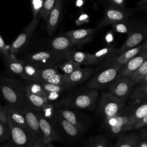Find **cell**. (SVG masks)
Listing matches in <instances>:
<instances>
[{"mask_svg":"<svg viewBox=\"0 0 147 147\" xmlns=\"http://www.w3.org/2000/svg\"><path fill=\"white\" fill-rule=\"evenodd\" d=\"M56 111L64 119L69 122L79 130L84 133L86 129V123L82 118L78 117L74 111L65 107L55 108Z\"/></svg>","mask_w":147,"mask_h":147,"instance_id":"7402d4cb","label":"cell"},{"mask_svg":"<svg viewBox=\"0 0 147 147\" xmlns=\"http://www.w3.org/2000/svg\"><path fill=\"white\" fill-rule=\"evenodd\" d=\"M130 97L134 100L147 98V82L136 88Z\"/></svg>","mask_w":147,"mask_h":147,"instance_id":"74e56055","label":"cell"},{"mask_svg":"<svg viewBox=\"0 0 147 147\" xmlns=\"http://www.w3.org/2000/svg\"><path fill=\"white\" fill-rule=\"evenodd\" d=\"M147 40V25H139L128 33L123 44L116 50V55L136 47Z\"/></svg>","mask_w":147,"mask_h":147,"instance_id":"30bf717a","label":"cell"},{"mask_svg":"<svg viewBox=\"0 0 147 147\" xmlns=\"http://www.w3.org/2000/svg\"><path fill=\"white\" fill-rule=\"evenodd\" d=\"M93 1L99 2H101V3H105V2L108 3V0H93Z\"/></svg>","mask_w":147,"mask_h":147,"instance_id":"f5cc1de1","label":"cell"},{"mask_svg":"<svg viewBox=\"0 0 147 147\" xmlns=\"http://www.w3.org/2000/svg\"><path fill=\"white\" fill-rule=\"evenodd\" d=\"M80 65L81 64L71 60H66L59 65L58 68L60 69L63 74H68L80 68Z\"/></svg>","mask_w":147,"mask_h":147,"instance_id":"836d02e7","label":"cell"},{"mask_svg":"<svg viewBox=\"0 0 147 147\" xmlns=\"http://www.w3.org/2000/svg\"><path fill=\"white\" fill-rule=\"evenodd\" d=\"M7 118L17 125L27 130H30L26 121L25 118L21 110L16 107L5 106Z\"/></svg>","mask_w":147,"mask_h":147,"instance_id":"cb8c5ba5","label":"cell"},{"mask_svg":"<svg viewBox=\"0 0 147 147\" xmlns=\"http://www.w3.org/2000/svg\"><path fill=\"white\" fill-rule=\"evenodd\" d=\"M127 20H123L111 24L113 29L115 32L118 33H129L140 25H136V23L134 22H129L127 21Z\"/></svg>","mask_w":147,"mask_h":147,"instance_id":"f1b7e54d","label":"cell"},{"mask_svg":"<svg viewBox=\"0 0 147 147\" xmlns=\"http://www.w3.org/2000/svg\"><path fill=\"white\" fill-rule=\"evenodd\" d=\"M6 68L13 75L24 80V61L15 55L9 53L2 57Z\"/></svg>","mask_w":147,"mask_h":147,"instance_id":"d6986e66","label":"cell"},{"mask_svg":"<svg viewBox=\"0 0 147 147\" xmlns=\"http://www.w3.org/2000/svg\"><path fill=\"white\" fill-rule=\"evenodd\" d=\"M146 47L147 40L136 47L130 49L119 55L112 56L103 61L100 64V69L113 65H118L122 67L129 60Z\"/></svg>","mask_w":147,"mask_h":147,"instance_id":"7c38bea8","label":"cell"},{"mask_svg":"<svg viewBox=\"0 0 147 147\" xmlns=\"http://www.w3.org/2000/svg\"><path fill=\"white\" fill-rule=\"evenodd\" d=\"M140 136L142 138H147V127L143 130L141 132V134Z\"/></svg>","mask_w":147,"mask_h":147,"instance_id":"816d5d0a","label":"cell"},{"mask_svg":"<svg viewBox=\"0 0 147 147\" xmlns=\"http://www.w3.org/2000/svg\"><path fill=\"white\" fill-rule=\"evenodd\" d=\"M35 113L39 122L40 127L42 135V140L44 143L47 145L51 143L52 141H60L59 136L49 121L44 117L40 111H35Z\"/></svg>","mask_w":147,"mask_h":147,"instance_id":"5bb4252c","label":"cell"},{"mask_svg":"<svg viewBox=\"0 0 147 147\" xmlns=\"http://www.w3.org/2000/svg\"><path fill=\"white\" fill-rule=\"evenodd\" d=\"M20 59L37 68L58 67L67 60L64 56L48 49H40L32 52Z\"/></svg>","mask_w":147,"mask_h":147,"instance_id":"3957f363","label":"cell"},{"mask_svg":"<svg viewBox=\"0 0 147 147\" xmlns=\"http://www.w3.org/2000/svg\"><path fill=\"white\" fill-rule=\"evenodd\" d=\"M96 69L90 68H79L70 74H65L67 83L75 87L80 83L85 82L96 72Z\"/></svg>","mask_w":147,"mask_h":147,"instance_id":"ffe728a7","label":"cell"},{"mask_svg":"<svg viewBox=\"0 0 147 147\" xmlns=\"http://www.w3.org/2000/svg\"><path fill=\"white\" fill-rule=\"evenodd\" d=\"M55 108V107H54L53 103H46L40 111L42 113L44 117H45L47 119H49L53 114Z\"/></svg>","mask_w":147,"mask_h":147,"instance_id":"b9f144b4","label":"cell"},{"mask_svg":"<svg viewBox=\"0 0 147 147\" xmlns=\"http://www.w3.org/2000/svg\"><path fill=\"white\" fill-rule=\"evenodd\" d=\"M30 84L24 85V89L31 93L38 95L46 98V92L43 90L40 83L34 82ZM47 99V98H46Z\"/></svg>","mask_w":147,"mask_h":147,"instance_id":"8d00e7d4","label":"cell"},{"mask_svg":"<svg viewBox=\"0 0 147 147\" xmlns=\"http://www.w3.org/2000/svg\"><path fill=\"white\" fill-rule=\"evenodd\" d=\"M133 86L130 77L118 76L107 88L112 95L124 100L130 94Z\"/></svg>","mask_w":147,"mask_h":147,"instance_id":"4fadbf2b","label":"cell"},{"mask_svg":"<svg viewBox=\"0 0 147 147\" xmlns=\"http://www.w3.org/2000/svg\"><path fill=\"white\" fill-rule=\"evenodd\" d=\"M63 10V0H56L53 8L46 20V29L49 35L53 34L57 29Z\"/></svg>","mask_w":147,"mask_h":147,"instance_id":"e0dca14e","label":"cell"},{"mask_svg":"<svg viewBox=\"0 0 147 147\" xmlns=\"http://www.w3.org/2000/svg\"><path fill=\"white\" fill-rule=\"evenodd\" d=\"M137 7L140 10H147V0H141L137 3Z\"/></svg>","mask_w":147,"mask_h":147,"instance_id":"681fc988","label":"cell"},{"mask_svg":"<svg viewBox=\"0 0 147 147\" xmlns=\"http://www.w3.org/2000/svg\"><path fill=\"white\" fill-rule=\"evenodd\" d=\"M137 147H147V138H142Z\"/></svg>","mask_w":147,"mask_h":147,"instance_id":"f907efd6","label":"cell"},{"mask_svg":"<svg viewBox=\"0 0 147 147\" xmlns=\"http://www.w3.org/2000/svg\"><path fill=\"white\" fill-rule=\"evenodd\" d=\"M98 98V91L82 86L68 89L65 95L53 103L55 108L65 107L69 109L94 110L96 108Z\"/></svg>","mask_w":147,"mask_h":147,"instance_id":"6da1fadb","label":"cell"},{"mask_svg":"<svg viewBox=\"0 0 147 147\" xmlns=\"http://www.w3.org/2000/svg\"><path fill=\"white\" fill-rule=\"evenodd\" d=\"M125 105L123 99L118 98L107 91L101 93L97 105V114L108 119L119 112Z\"/></svg>","mask_w":147,"mask_h":147,"instance_id":"277c9868","label":"cell"},{"mask_svg":"<svg viewBox=\"0 0 147 147\" xmlns=\"http://www.w3.org/2000/svg\"><path fill=\"white\" fill-rule=\"evenodd\" d=\"M133 109L132 107L123 108L115 115L107 119L110 134L115 136L128 131L130 117Z\"/></svg>","mask_w":147,"mask_h":147,"instance_id":"9c48e42d","label":"cell"},{"mask_svg":"<svg viewBox=\"0 0 147 147\" xmlns=\"http://www.w3.org/2000/svg\"><path fill=\"white\" fill-rule=\"evenodd\" d=\"M44 0H31V9L33 18L37 17L42 8Z\"/></svg>","mask_w":147,"mask_h":147,"instance_id":"60d3db41","label":"cell"},{"mask_svg":"<svg viewBox=\"0 0 147 147\" xmlns=\"http://www.w3.org/2000/svg\"><path fill=\"white\" fill-rule=\"evenodd\" d=\"M43 90L45 92H54L57 93H61L65 90H67L72 87L69 86H63V85H57L48 83H40Z\"/></svg>","mask_w":147,"mask_h":147,"instance_id":"e575fe53","label":"cell"},{"mask_svg":"<svg viewBox=\"0 0 147 147\" xmlns=\"http://www.w3.org/2000/svg\"><path fill=\"white\" fill-rule=\"evenodd\" d=\"M107 147H109V146H107Z\"/></svg>","mask_w":147,"mask_h":147,"instance_id":"11a10c76","label":"cell"},{"mask_svg":"<svg viewBox=\"0 0 147 147\" xmlns=\"http://www.w3.org/2000/svg\"><path fill=\"white\" fill-rule=\"evenodd\" d=\"M147 58V47L124 64L118 74V76L130 77Z\"/></svg>","mask_w":147,"mask_h":147,"instance_id":"2e32d148","label":"cell"},{"mask_svg":"<svg viewBox=\"0 0 147 147\" xmlns=\"http://www.w3.org/2000/svg\"><path fill=\"white\" fill-rule=\"evenodd\" d=\"M39 23V18H33L29 24L22 31L9 47V52L16 55L22 52L27 47L35 29Z\"/></svg>","mask_w":147,"mask_h":147,"instance_id":"ba28073f","label":"cell"},{"mask_svg":"<svg viewBox=\"0 0 147 147\" xmlns=\"http://www.w3.org/2000/svg\"><path fill=\"white\" fill-rule=\"evenodd\" d=\"M95 32L94 29H80L67 32L64 34L70 40L74 45L81 46L92 40Z\"/></svg>","mask_w":147,"mask_h":147,"instance_id":"9a60e30c","label":"cell"},{"mask_svg":"<svg viewBox=\"0 0 147 147\" xmlns=\"http://www.w3.org/2000/svg\"><path fill=\"white\" fill-rule=\"evenodd\" d=\"M7 122L11 131V140L3 144V147H34L36 137L31 131L17 125L9 119Z\"/></svg>","mask_w":147,"mask_h":147,"instance_id":"52a82bcc","label":"cell"},{"mask_svg":"<svg viewBox=\"0 0 147 147\" xmlns=\"http://www.w3.org/2000/svg\"><path fill=\"white\" fill-rule=\"evenodd\" d=\"M45 83L57 84V85H63V86H69L72 87V86L69 84L66 79V77L64 74H60L57 73L53 76H52L51 78L46 81Z\"/></svg>","mask_w":147,"mask_h":147,"instance_id":"f35d334b","label":"cell"},{"mask_svg":"<svg viewBox=\"0 0 147 147\" xmlns=\"http://www.w3.org/2000/svg\"><path fill=\"white\" fill-rule=\"evenodd\" d=\"M48 120L60 140L62 139L68 141L76 140L80 138L83 133L57 113L55 110V108L53 114Z\"/></svg>","mask_w":147,"mask_h":147,"instance_id":"8992f818","label":"cell"},{"mask_svg":"<svg viewBox=\"0 0 147 147\" xmlns=\"http://www.w3.org/2000/svg\"><path fill=\"white\" fill-rule=\"evenodd\" d=\"M74 46L70 40L66 36L63 34L53 38L50 41L48 47L41 49L52 51L64 56L65 57V53L72 49Z\"/></svg>","mask_w":147,"mask_h":147,"instance_id":"ac0fdd59","label":"cell"},{"mask_svg":"<svg viewBox=\"0 0 147 147\" xmlns=\"http://www.w3.org/2000/svg\"><path fill=\"white\" fill-rule=\"evenodd\" d=\"M20 109L24 115L29 127L35 137L36 138H41L42 139V133L35 111L30 108L28 106L22 107Z\"/></svg>","mask_w":147,"mask_h":147,"instance_id":"44dd1931","label":"cell"},{"mask_svg":"<svg viewBox=\"0 0 147 147\" xmlns=\"http://www.w3.org/2000/svg\"><path fill=\"white\" fill-rule=\"evenodd\" d=\"M56 0H44L42 8L39 13V17L46 21L54 7Z\"/></svg>","mask_w":147,"mask_h":147,"instance_id":"d590c367","label":"cell"},{"mask_svg":"<svg viewBox=\"0 0 147 147\" xmlns=\"http://www.w3.org/2000/svg\"><path fill=\"white\" fill-rule=\"evenodd\" d=\"M26 102L28 106L35 111H41L44 105L48 103L45 98L31 93L24 89Z\"/></svg>","mask_w":147,"mask_h":147,"instance_id":"d4e9b609","label":"cell"},{"mask_svg":"<svg viewBox=\"0 0 147 147\" xmlns=\"http://www.w3.org/2000/svg\"><path fill=\"white\" fill-rule=\"evenodd\" d=\"M107 139L102 136H96L94 137L92 140L90 141V142L88 147H107Z\"/></svg>","mask_w":147,"mask_h":147,"instance_id":"ab89813d","label":"cell"},{"mask_svg":"<svg viewBox=\"0 0 147 147\" xmlns=\"http://www.w3.org/2000/svg\"><path fill=\"white\" fill-rule=\"evenodd\" d=\"M142 139L140 135L131 133L120 136L113 147H137Z\"/></svg>","mask_w":147,"mask_h":147,"instance_id":"484cf974","label":"cell"},{"mask_svg":"<svg viewBox=\"0 0 147 147\" xmlns=\"http://www.w3.org/2000/svg\"><path fill=\"white\" fill-rule=\"evenodd\" d=\"M147 76V58L130 76L133 86L141 82Z\"/></svg>","mask_w":147,"mask_h":147,"instance_id":"f546056e","label":"cell"},{"mask_svg":"<svg viewBox=\"0 0 147 147\" xmlns=\"http://www.w3.org/2000/svg\"><path fill=\"white\" fill-rule=\"evenodd\" d=\"M11 140V131L7 122L0 121V142L6 144Z\"/></svg>","mask_w":147,"mask_h":147,"instance_id":"d6a6232c","label":"cell"},{"mask_svg":"<svg viewBox=\"0 0 147 147\" xmlns=\"http://www.w3.org/2000/svg\"><path fill=\"white\" fill-rule=\"evenodd\" d=\"M121 67L118 65H113L100 68L89 79L85 86L97 90L107 88L118 77Z\"/></svg>","mask_w":147,"mask_h":147,"instance_id":"5b68a950","label":"cell"},{"mask_svg":"<svg viewBox=\"0 0 147 147\" xmlns=\"http://www.w3.org/2000/svg\"><path fill=\"white\" fill-rule=\"evenodd\" d=\"M65 58L67 60H71L81 65H92L95 64L92 54L76 51L72 49L65 53Z\"/></svg>","mask_w":147,"mask_h":147,"instance_id":"603a6c76","label":"cell"},{"mask_svg":"<svg viewBox=\"0 0 147 147\" xmlns=\"http://www.w3.org/2000/svg\"><path fill=\"white\" fill-rule=\"evenodd\" d=\"M108 3L118 8H125V0H108Z\"/></svg>","mask_w":147,"mask_h":147,"instance_id":"f6af8a7d","label":"cell"},{"mask_svg":"<svg viewBox=\"0 0 147 147\" xmlns=\"http://www.w3.org/2000/svg\"><path fill=\"white\" fill-rule=\"evenodd\" d=\"M47 145L41 138H36L34 140V147H47Z\"/></svg>","mask_w":147,"mask_h":147,"instance_id":"c3c4849f","label":"cell"},{"mask_svg":"<svg viewBox=\"0 0 147 147\" xmlns=\"http://www.w3.org/2000/svg\"><path fill=\"white\" fill-rule=\"evenodd\" d=\"M7 114L6 112L5 107L2 106L0 104V121H2L5 122H7Z\"/></svg>","mask_w":147,"mask_h":147,"instance_id":"7dc6e473","label":"cell"},{"mask_svg":"<svg viewBox=\"0 0 147 147\" xmlns=\"http://www.w3.org/2000/svg\"><path fill=\"white\" fill-rule=\"evenodd\" d=\"M147 114V102L140 105L136 108H133L129 123L128 131L133 129L134 125Z\"/></svg>","mask_w":147,"mask_h":147,"instance_id":"4316f807","label":"cell"},{"mask_svg":"<svg viewBox=\"0 0 147 147\" xmlns=\"http://www.w3.org/2000/svg\"><path fill=\"white\" fill-rule=\"evenodd\" d=\"M131 14V11L125 8H118L110 5L106 9L103 18L98 23L95 30H98L108 25L127 20Z\"/></svg>","mask_w":147,"mask_h":147,"instance_id":"8fae6325","label":"cell"},{"mask_svg":"<svg viewBox=\"0 0 147 147\" xmlns=\"http://www.w3.org/2000/svg\"><path fill=\"white\" fill-rule=\"evenodd\" d=\"M147 125V114L140 119L133 126V129H139Z\"/></svg>","mask_w":147,"mask_h":147,"instance_id":"ee69618b","label":"cell"},{"mask_svg":"<svg viewBox=\"0 0 147 147\" xmlns=\"http://www.w3.org/2000/svg\"><path fill=\"white\" fill-rule=\"evenodd\" d=\"M59 93L54 92H46V98L48 103H49V101L50 100L56 99L59 97Z\"/></svg>","mask_w":147,"mask_h":147,"instance_id":"bcb514c9","label":"cell"},{"mask_svg":"<svg viewBox=\"0 0 147 147\" xmlns=\"http://www.w3.org/2000/svg\"><path fill=\"white\" fill-rule=\"evenodd\" d=\"M116 49L114 47L102 48L92 55L95 64H100L106 59L116 55Z\"/></svg>","mask_w":147,"mask_h":147,"instance_id":"83f0119b","label":"cell"},{"mask_svg":"<svg viewBox=\"0 0 147 147\" xmlns=\"http://www.w3.org/2000/svg\"><path fill=\"white\" fill-rule=\"evenodd\" d=\"M47 147H55V146L53 145V144H52L51 143H49V144H47Z\"/></svg>","mask_w":147,"mask_h":147,"instance_id":"db71d44e","label":"cell"},{"mask_svg":"<svg viewBox=\"0 0 147 147\" xmlns=\"http://www.w3.org/2000/svg\"><path fill=\"white\" fill-rule=\"evenodd\" d=\"M58 67H48L39 68V71L36 77L35 82L38 83H45L52 76L58 73Z\"/></svg>","mask_w":147,"mask_h":147,"instance_id":"4dcf8cb0","label":"cell"},{"mask_svg":"<svg viewBox=\"0 0 147 147\" xmlns=\"http://www.w3.org/2000/svg\"><path fill=\"white\" fill-rule=\"evenodd\" d=\"M24 80L35 82L39 71V68H37L34 66L24 61Z\"/></svg>","mask_w":147,"mask_h":147,"instance_id":"1f68e13d","label":"cell"},{"mask_svg":"<svg viewBox=\"0 0 147 147\" xmlns=\"http://www.w3.org/2000/svg\"><path fill=\"white\" fill-rule=\"evenodd\" d=\"M0 96L6 103V106H14L18 109L28 106L24 85L17 80L0 75Z\"/></svg>","mask_w":147,"mask_h":147,"instance_id":"7a4b0ae2","label":"cell"},{"mask_svg":"<svg viewBox=\"0 0 147 147\" xmlns=\"http://www.w3.org/2000/svg\"><path fill=\"white\" fill-rule=\"evenodd\" d=\"M9 53V47L6 46L1 37V35L0 34V56L2 58Z\"/></svg>","mask_w":147,"mask_h":147,"instance_id":"7bdbcfd3","label":"cell"},{"mask_svg":"<svg viewBox=\"0 0 147 147\" xmlns=\"http://www.w3.org/2000/svg\"><path fill=\"white\" fill-rule=\"evenodd\" d=\"M146 77H147V76H146Z\"/></svg>","mask_w":147,"mask_h":147,"instance_id":"9f6ffc18","label":"cell"}]
</instances>
